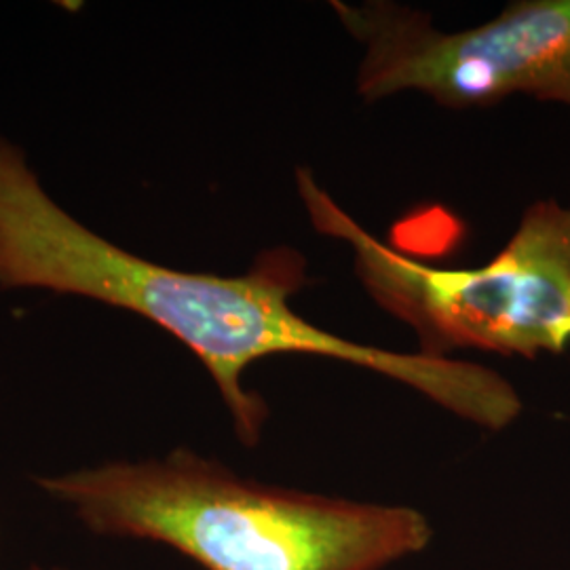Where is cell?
<instances>
[{
    "instance_id": "obj_1",
    "label": "cell",
    "mask_w": 570,
    "mask_h": 570,
    "mask_svg": "<svg viewBox=\"0 0 570 570\" xmlns=\"http://www.w3.org/2000/svg\"><path fill=\"white\" fill-rule=\"evenodd\" d=\"M306 285L305 256L265 249L244 275L180 271L138 256L82 225L45 188L20 144L0 134V292L35 289L138 315L202 364L245 449L258 446L268 406L244 387L273 355H315L383 374L487 431L522 414L505 376L465 360L353 343L289 305Z\"/></svg>"
},
{
    "instance_id": "obj_2",
    "label": "cell",
    "mask_w": 570,
    "mask_h": 570,
    "mask_svg": "<svg viewBox=\"0 0 570 570\" xmlns=\"http://www.w3.org/2000/svg\"><path fill=\"white\" fill-rule=\"evenodd\" d=\"M35 484L89 532L161 543L205 570H383L433 537L414 508L265 484L190 449Z\"/></svg>"
},
{
    "instance_id": "obj_3",
    "label": "cell",
    "mask_w": 570,
    "mask_h": 570,
    "mask_svg": "<svg viewBox=\"0 0 570 570\" xmlns=\"http://www.w3.org/2000/svg\"><path fill=\"white\" fill-rule=\"evenodd\" d=\"M298 197L320 235L343 242L374 303L412 327L421 351L450 357L475 348L537 360L570 346V205L539 199L505 247L480 266L421 263L367 233L308 167Z\"/></svg>"
},
{
    "instance_id": "obj_4",
    "label": "cell",
    "mask_w": 570,
    "mask_h": 570,
    "mask_svg": "<svg viewBox=\"0 0 570 570\" xmlns=\"http://www.w3.org/2000/svg\"><path fill=\"white\" fill-rule=\"evenodd\" d=\"M362 45L355 87L366 102L416 91L452 108H487L513 96L570 106V0H518L494 20L459 32L393 0H332Z\"/></svg>"
},
{
    "instance_id": "obj_5",
    "label": "cell",
    "mask_w": 570,
    "mask_h": 570,
    "mask_svg": "<svg viewBox=\"0 0 570 570\" xmlns=\"http://www.w3.org/2000/svg\"><path fill=\"white\" fill-rule=\"evenodd\" d=\"M28 570H63V569H58V567H49V569H47V567H37V564H35V567H30V569Z\"/></svg>"
}]
</instances>
